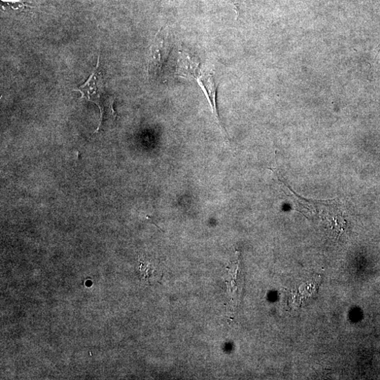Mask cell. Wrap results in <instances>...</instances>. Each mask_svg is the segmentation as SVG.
Returning <instances> with one entry per match:
<instances>
[{
	"label": "cell",
	"mask_w": 380,
	"mask_h": 380,
	"mask_svg": "<svg viewBox=\"0 0 380 380\" xmlns=\"http://www.w3.org/2000/svg\"><path fill=\"white\" fill-rule=\"evenodd\" d=\"M99 56L94 71L89 79L79 88L74 90L81 93V99L95 103L100 111L99 124L94 132L99 131L105 120L110 118L117 119V114L113 108L115 97L110 95L106 90L105 80L99 70Z\"/></svg>",
	"instance_id": "obj_1"
},
{
	"label": "cell",
	"mask_w": 380,
	"mask_h": 380,
	"mask_svg": "<svg viewBox=\"0 0 380 380\" xmlns=\"http://www.w3.org/2000/svg\"><path fill=\"white\" fill-rule=\"evenodd\" d=\"M171 51L168 32L160 30L150 48L148 59V72L153 79L159 78Z\"/></svg>",
	"instance_id": "obj_2"
},
{
	"label": "cell",
	"mask_w": 380,
	"mask_h": 380,
	"mask_svg": "<svg viewBox=\"0 0 380 380\" xmlns=\"http://www.w3.org/2000/svg\"><path fill=\"white\" fill-rule=\"evenodd\" d=\"M191 74L196 75V79L197 82L203 89L205 92L207 98L210 103L213 114L217 119V122L219 124L220 128L222 129L223 132L225 133V136L228 139L227 132L226 131L218 110L217 105V88L216 86V83L214 78L212 74L209 73H200L197 71H190Z\"/></svg>",
	"instance_id": "obj_3"
},
{
	"label": "cell",
	"mask_w": 380,
	"mask_h": 380,
	"mask_svg": "<svg viewBox=\"0 0 380 380\" xmlns=\"http://www.w3.org/2000/svg\"><path fill=\"white\" fill-rule=\"evenodd\" d=\"M1 1L8 4L14 10H19L21 8H32L26 5L23 0H1Z\"/></svg>",
	"instance_id": "obj_4"
},
{
	"label": "cell",
	"mask_w": 380,
	"mask_h": 380,
	"mask_svg": "<svg viewBox=\"0 0 380 380\" xmlns=\"http://www.w3.org/2000/svg\"><path fill=\"white\" fill-rule=\"evenodd\" d=\"M232 4L234 8H235V11L237 12V15L239 14L238 10L239 9V5L241 1V0H228Z\"/></svg>",
	"instance_id": "obj_5"
}]
</instances>
